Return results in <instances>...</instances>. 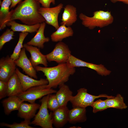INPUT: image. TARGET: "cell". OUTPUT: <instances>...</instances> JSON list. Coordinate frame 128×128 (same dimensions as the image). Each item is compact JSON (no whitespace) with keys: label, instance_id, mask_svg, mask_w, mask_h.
Returning a JSON list of instances; mask_svg holds the SVG:
<instances>
[{"label":"cell","instance_id":"6da1fadb","mask_svg":"<svg viewBox=\"0 0 128 128\" xmlns=\"http://www.w3.org/2000/svg\"><path fill=\"white\" fill-rule=\"evenodd\" d=\"M40 4L39 0H24L14 9L10 11L5 24L10 21L15 20H19L24 24L29 25L45 22L39 13Z\"/></svg>","mask_w":128,"mask_h":128},{"label":"cell","instance_id":"7a4b0ae2","mask_svg":"<svg viewBox=\"0 0 128 128\" xmlns=\"http://www.w3.org/2000/svg\"><path fill=\"white\" fill-rule=\"evenodd\" d=\"M37 71L43 72L48 82L47 87L56 88L67 82L70 76L75 72V68H71L67 63L59 64L56 66L50 67L37 66L34 67Z\"/></svg>","mask_w":128,"mask_h":128},{"label":"cell","instance_id":"3957f363","mask_svg":"<svg viewBox=\"0 0 128 128\" xmlns=\"http://www.w3.org/2000/svg\"><path fill=\"white\" fill-rule=\"evenodd\" d=\"M79 17L82 24L90 30L96 27L102 28L112 24L114 18L111 12L108 11H97L93 13V16H88L82 13H80Z\"/></svg>","mask_w":128,"mask_h":128},{"label":"cell","instance_id":"277c9868","mask_svg":"<svg viewBox=\"0 0 128 128\" xmlns=\"http://www.w3.org/2000/svg\"><path fill=\"white\" fill-rule=\"evenodd\" d=\"M77 94L73 96L70 102L73 107H80L86 108L91 105L96 98L101 97L107 98H113L114 96L105 94H101L98 96H95L88 93L87 89L84 88L78 90Z\"/></svg>","mask_w":128,"mask_h":128},{"label":"cell","instance_id":"5b68a950","mask_svg":"<svg viewBox=\"0 0 128 128\" xmlns=\"http://www.w3.org/2000/svg\"><path fill=\"white\" fill-rule=\"evenodd\" d=\"M49 96L48 94L44 96L41 100V105L39 110L31 124L43 128H53L51 113H49L47 105Z\"/></svg>","mask_w":128,"mask_h":128},{"label":"cell","instance_id":"8992f818","mask_svg":"<svg viewBox=\"0 0 128 128\" xmlns=\"http://www.w3.org/2000/svg\"><path fill=\"white\" fill-rule=\"evenodd\" d=\"M47 85H42L31 87L23 91L17 96L24 101L30 103H34L36 100L48 94L56 92L52 88H49Z\"/></svg>","mask_w":128,"mask_h":128},{"label":"cell","instance_id":"52a82bcc","mask_svg":"<svg viewBox=\"0 0 128 128\" xmlns=\"http://www.w3.org/2000/svg\"><path fill=\"white\" fill-rule=\"evenodd\" d=\"M71 53L68 46L61 41L56 44L53 50L46 55L49 62L55 61L59 64L67 63Z\"/></svg>","mask_w":128,"mask_h":128},{"label":"cell","instance_id":"ba28073f","mask_svg":"<svg viewBox=\"0 0 128 128\" xmlns=\"http://www.w3.org/2000/svg\"><path fill=\"white\" fill-rule=\"evenodd\" d=\"M63 5L60 3L52 8L41 7L39 13L45 19V23L53 27L56 30L59 27L58 21L59 15L63 8Z\"/></svg>","mask_w":128,"mask_h":128},{"label":"cell","instance_id":"9c48e42d","mask_svg":"<svg viewBox=\"0 0 128 128\" xmlns=\"http://www.w3.org/2000/svg\"><path fill=\"white\" fill-rule=\"evenodd\" d=\"M16 65L14 61L8 55L0 60V80L7 82L15 72Z\"/></svg>","mask_w":128,"mask_h":128},{"label":"cell","instance_id":"30bf717a","mask_svg":"<svg viewBox=\"0 0 128 128\" xmlns=\"http://www.w3.org/2000/svg\"><path fill=\"white\" fill-rule=\"evenodd\" d=\"M26 49L23 47L19 54L18 58L14 61L16 65L21 68L25 73L30 77L37 79L36 71L27 57Z\"/></svg>","mask_w":128,"mask_h":128},{"label":"cell","instance_id":"8fae6325","mask_svg":"<svg viewBox=\"0 0 128 128\" xmlns=\"http://www.w3.org/2000/svg\"><path fill=\"white\" fill-rule=\"evenodd\" d=\"M23 47L30 53L31 57L30 60L34 68L39 64H42L45 67L47 66V60L46 55L41 53L39 48L27 43L23 45Z\"/></svg>","mask_w":128,"mask_h":128},{"label":"cell","instance_id":"7c38bea8","mask_svg":"<svg viewBox=\"0 0 128 128\" xmlns=\"http://www.w3.org/2000/svg\"><path fill=\"white\" fill-rule=\"evenodd\" d=\"M69 110L66 106L60 107L51 112L53 124L56 128H62L68 122Z\"/></svg>","mask_w":128,"mask_h":128},{"label":"cell","instance_id":"4fadbf2b","mask_svg":"<svg viewBox=\"0 0 128 128\" xmlns=\"http://www.w3.org/2000/svg\"><path fill=\"white\" fill-rule=\"evenodd\" d=\"M15 73L20 79L23 91H26L31 87L48 84V83L46 79H41L39 80H37L25 75L21 73L17 68L16 69Z\"/></svg>","mask_w":128,"mask_h":128},{"label":"cell","instance_id":"5bb4252c","mask_svg":"<svg viewBox=\"0 0 128 128\" xmlns=\"http://www.w3.org/2000/svg\"><path fill=\"white\" fill-rule=\"evenodd\" d=\"M40 105L35 103L29 104L23 102L22 103L18 110V115L24 119L30 120L34 117L36 111L39 109Z\"/></svg>","mask_w":128,"mask_h":128},{"label":"cell","instance_id":"9a60e30c","mask_svg":"<svg viewBox=\"0 0 128 128\" xmlns=\"http://www.w3.org/2000/svg\"><path fill=\"white\" fill-rule=\"evenodd\" d=\"M77 10L76 7L70 5H67L64 7L62 14L61 25L70 27L77 20Z\"/></svg>","mask_w":128,"mask_h":128},{"label":"cell","instance_id":"2e32d148","mask_svg":"<svg viewBox=\"0 0 128 128\" xmlns=\"http://www.w3.org/2000/svg\"><path fill=\"white\" fill-rule=\"evenodd\" d=\"M7 96H17L23 91L20 79L15 72L7 82Z\"/></svg>","mask_w":128,"mask_h":128},{"label":"cell","instance_id":"e0dca14e","mask_svg":"<svg viewBox=\"0 0 128 128\" xmlns=\"http://www.w3.org/2000/svg\"><path fill=\"white\" fill-rule=\"evenodd\" d=\"M46 26L45 22L40 23V26L35 36L27 44L29 45L37 47L39 48L42 49L44 47V44L49 42L50 38L46 37L44 32Z\"/></svg>","mask_w":128,"mask_h":128},{"label":"cell","instance_id":"ac0fdd59","mask_svg":"<svg viewBox=\"0 0 128 128\" xmlns=\"http://www.w3.org/2000/svg\"><path fill=\"white\" fill-rule=\"evenodd\" d=\"M24 101L17 96H8L4 100L2 103L5 114L8 115L13 111L18 110Z\"/></svg>","mask_w":128,"mask_h":128},{"label":"cell","instance_id":"d6986e66","mask_svg":"<svg viewBox=\"0 0 128 128\" xmlns=\"http://www.w3.org/2000/svg\"><path fill=\"white\" fill-rule=\"evenodd\" d=\"M86 112V108L73 107L69 112L68 122L75 124L85 122L87 120Z\"/></svg>","mask_w":128,"mask_h":128},{"label":"cell","instance_id":"ffe728a7","mask_svg":"<svg viewBox=\"0 0 128 128\" xmlns=\"http://www.w3.org/2000/svg\"><path fill=\"white\" fill-rule=\"evenodd\" d=\"M55 94L60 107L67 106L73 97V92L68 86L65 84L59 86Z\"/></svg>","mask_w":128,"mask_h":128},{"label":"cell","instance_id":"44dd1931","mask_svg":"<svg viewBox=\"0 0 128 128\" xmlns=\"http://www.w3.org/2000/svg\"><path fill=\"white\" fill-rule=\"evenodd\" d=\"M50 36L52 41L54 42L61 41L65 38L73 36L74 32L70 27L61 25Z\"/></svg>","mask_w":128,"mask_h":128},{"label":"cell","instance_id":"7402d4cb","mask_svg":"<svg viewBox=\"0 0 128 128\" xmlns=\"http://www.w3.org/2000/svg\"><path fill=\"white\" fill-rule=\"evenodd\" d=\"M6 25L10 26L11 29L14 32L32 33L37 32L40 26V23L29 25L20 24L16 22L14 20H12L8 22Z\"/></svg>","mask_w":128,"mask_h":128},{"label":"cell","instance_id":"603a6c76","mask_svg":"<svg viewBox=\"0 0 128 128\" xmlns=\"http://www.w3.org/2000/svg\"><path fill=\"white\" fill-rule=\"evenodd\" d=\"M106 100L108 108H113L122 110L126 109L128 107L124 102L123 97L119 94L113 98H107Z\"/></svg>","mask_w":128,"mask_h":128},{"label":"cell","instance_id":"cb8c5ba5","mask_svg":"<svg viewBox=\"0 0 128 128\" xmlns=\"http://www.w3.org/2000/svg\"><path fill=\"white\" fill-rule=\"evenodd\" d=\"M11 0H3L1 4L0 9V29L3 30L6 26V20L9 14V7Z\"/></svg>","mask_w":128,"mask_h":128},{"label":"cell","instance_id":"d4e9b609","mask_svg":"<svg viewBox=\"0 0 128 128\" xmlns=\"http://www.w3.org/2000/svg\"><path fill=\"white\" fill-rule=\"evenodd\" d=\"M28 34L27 32H21L19 33L18 42L14 49L13 53L10 56L14 61L18 58L20 52L23 47V43L24 40Z\"/></svg>","mask_w":128,"mask_h":128},{"label":"cell","instance_id":"484cf974","mask_svg":"<svg viewBox=\"0 0 128 128\" xmlns=\"http://www.w3.org/2000/svg\"><path fill=\"white\" fill-rule=\"evenodd\" d=\"M11 29H7L0 37V50L2 48L4 45L14 39V32Z\"/></svg>","mask_w":128,"mask_h":128},{"label":"cell","instance_id":"4316f807","mask_svg":"<svg viewBox=\"0 0 128 128\" xmlns=\"http://www.w3.org/2000/svg\"><path fill=\"white\" fill-rule=\"evenodd\" d=\"M31 123L30 120L24 119V121L19 123H14L12 124H9L5 123H1V126H5L10 128H33L30 125Z\"/></svg>","mask_w":128,"mask_h":128},{"label":"cell","instance_id":"83f0119b","mask_svg":"<svg viewBox=\"0 0 128 128\" xmlns=\"http://www.w3.org/2000/svg\"><path fill=\"white\" fill-rule=\"evenodd\" d=\"M93 108V112L95 113L97 112L105 110L108 108L106 100L99 99L94 101L91 106Z\"/></svg>","mask_w":128,"mask_h":128},{"label":"cell","instance_id":"f1b7e54d","mask_svg":"<svg viewBox=\"0 0 128 128\" xmlns=\"http://www.w3.org/2000/svg\"><path fill=\"white\" fill-rule=\"evenodd\" d=\"M47 105L48 108L52 112L60 107L55 94H49Z\"/></svg>","mask_w":128,"mask_h":128},{"label":"cell","instance_id":"f546056e","mask_svg":"<svg viewBox=\"0 0 128 128\" xmlns=\"http://www.w3.org/2000/svg\"><path fill=\"white\" fill-rule=\"evenodd\" d=\"M93 70L95 71L99 74L102 76L108 75L111 72L101 64L99 65L95 64Z\"/></svg>","mask_w":128,"mask_h":128},{"label":"cell","instance_id":"4dcf8cb0","mask_svg":"<svg viewBox=\"0 0 128 128\" xmlns=\"http://www.w3.org/2000/svg\"><path fill=\"white\" fill-rule=\"evenodd\" d=\"M7 82L0 80V99L7 96Z\"/></svg>","mask_w":128,"mask_h":128},{"label":"cell","instance_id":"1f68e13d","mask_svg":"<svg viewBox=\"0 0 128 128\" xmlns=\"http://www.w3.org/2000/svg\"><path fill=\"white\" fill-rule=\"evenodd\" d=\"M55 0H39V2L43 7L44 8L50 7V5L52 3L53 5L55 4Z\"/></svg>","mask_w":128,"mask_h":128},{"label":"cell","instance_id":"d6a6232c","mask_svg":"<svg viewBox=\"0 0 128 128\" xmlns=\"http://www.w3.org/2000/svg\"><path fill=\"white\" fill-rule=\"evenodd\" d=\"M22 0H11V4L10 6V8L15 7L16 5L19 3Z\"/></svg>","mask_w":128,"mask_h":128},{"label":"cell","instance_id":"836d02e7","mask_svg":"<svg viewBox=\"0 0 128 128\" xmlns=\"http://www.w3.org/2000/svg\"><path fill=\"white\" fill-rule=\"evenodd\" d=\"M113 3H115L118 1L122 2L126 4L128 6V0H110Z\"/></svg>","mask_w":128,"mask_h":128},{"label":"cell","instance_id":"e575fe53","mask_svg":"<svg viewBox=\"0 0 128 128\" xmlns=\"http://www.w3.org/2000/svg\"></svg>","mask_w":128,"mask_h":128}]
</instances>
